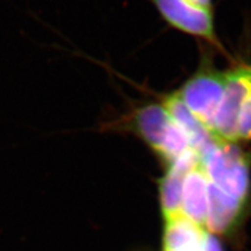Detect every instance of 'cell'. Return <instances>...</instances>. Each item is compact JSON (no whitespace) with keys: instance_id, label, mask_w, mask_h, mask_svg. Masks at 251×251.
I'll use <instances>...</instances> for the list:
<instances>
[{"instance_id":"6da1fadb","label":"cell","mask_w":251,"mask_h":251,"mask_svg":"<svg viewBox=\"0 0 251 251\" xmlns=\"http://www.w3.org/2000/svg\"><path fill=\"white\" fill-rule=\"evenodd\" d=\"M98 127L100 132L135 135L167 166L192 149L186 135L162 103L149 101L134 106L119 117L101 122Z\"/></svg>"},{"instance_id":"7a4b0ae2","label":"cell","mask_w":251,"mask_h":251,"mask_svg":"<svg viewBox=\"0 0 251 251\" xmlns=\"http://www.w3.org/2000/svg\"><path fill=\"white\" fill-rule=\"evenodd\" d=\"M200 162L210 185L245 204L251 187L250 153L237 143L218 141Z\"/></svg>"},{"instance_id":"3957f363","label":"cell","mask_w":251,"mask_h":251,"mask_svg":"<svg viewBox=\"0 0 251 251\" xmlns=\"http://www.w3.org/2000/svg\"><path fill=\"white\" fill-rule=\"evenodd\" d=\"M226 72L203 62L199 69L178 90L184 105L211 132L226 85Z\"/></svg>"},{"instance_id":"277c9868","label":"cell","mask_w":251,"mask_h":251,"mask_svg":"<svg viewBox=\"0 0 251 251\" xmlns=\"http://www.w3.org/2000/svg\"><path fill=\"white\" fill-rule=\"evenodd\" d=\"M223 98L215 115L211 134L219 141L238 143V119L251 89V66L241 65L226 72Z\"/></svg>"},{"instance_id":"5b68a950","label":"cell","mask_w":251,"mask_h":251,"mask_svg":"<svg viewBox=\"0 0 251 251\" xmlns=\"http://www.w3.org/2000/svg\"><path fill=\"white\" fill-rule=\"evenodd\" d=\"M152 2L169 25L224 51L216 35L211 11L195 6L185 0H152Z\"/></svg>"},{"instance_id":"8992f818","label":"cell","mask_w":251,"mask_h":251,"mask_svg":"<svg viewBox=\"0 0 251 251\" xmlns=\"http://www.w3.org/2000/svg\"><path fill=\"white\" fill-rule=\"evenodd\" d=\"M162 251H222L213 234L183 215L166 219Z\"/></svg>"},{"instance_id":"52a82bcc","label":"cell","mask_w":251,"mask_h":251,"mask_svg":"<svg viewBox=\"0 0 251 251\" xmlns=\"http://www.w3.org/2000/svg\"><path fill=\"white\" fill-rule=\"evenodd\" d=\"M162 105L173 121L183 131L191 148L199 155L200 159L219 141L187 109L177 91L167 94L162 100Z\"/></svg>"},{"instance_id":"ba28073f","label":"cell","mask_w":251,"mask_h":251,"mask_svg":"<svg viewBox=\"0 0 251 251\" xmlns=\"http://www.w3.org/2000/svg\"><path fill=\"white\" fill-rule=\"evenodd\" d=\"M207 204L208 180L199 162L184 178L180 214L205 228Z\"/></svg>"},{"instance_id":"9c48e42d","label":"cell","mask_w":251,"mask_h":251,"mask_svg":"<svg viewBox=\"0 0 251 251\" xmlns=\"http://www.w3.org/2000/svg\"><path fill=\"white\" fill-rule=\"evenodd\" d=\"M251 140V89L243 101L238 119V141Z\"/></svg>"},{"instance_id":"30bf717a","label":"cell","mask_w":251,"mask_h":251,"mask_svg":"<svg viewBox=\"0 0 251 251\" xmlns=\"http://www.w3.org/2000/svg\"><path fill=\"white\" fill-rule=\"evenodd\" d=\"M188 3H191L195 6L201 7L204 10H211V5H213V0H185Z\"/></svg>"}]
</instances>
